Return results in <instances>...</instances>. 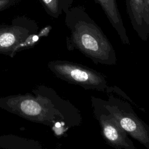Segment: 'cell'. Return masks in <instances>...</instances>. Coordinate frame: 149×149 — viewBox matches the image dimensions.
Returning <instances> with one entry per match:
<instances>
[{"mask_svg":"<svg viewBox=\"0 0 149 149\" xmlns=\"http://www.w3.org/2000/svg\"><path fill=\"white\" fill-rule=\"evenodd\" d=\"M66 23L70 30L67 38L69 51L77 50L95 64H116L115 50L101 27L82 6L72 7L66 13Z\"/></svg>","mask_w":149,"mask_h":149,"instance_id":"6da1fadb","label":"cell"},{"mask_svg":"<svg viewBox=\"0 0 149 149\" xmlns=\"http://www.w3.org/2000/svg\"><path fill=\"white\" fill-rule=\"evenodd\" d=\"M104 104L121 128L149 149V126L137 115L129 102L110 94Z\"/></svg>","mask_w":149,"mask_h":149,"instance_id":"7a4b0ae2","label":"cell"},{"mask_svg":"<svg viewBox=\"0 0 149 149\" xmlns=\"http://www.w3.org/2000/svg\"><path fill=\"white\" fill-rule=\"evenodd\" d=\"M91 102L94 116L100 124L101 135L105 143L116 149H136L128 134L106 107L104 100L91 96Z\"/></svg>","mask_w":149,"mask_h":149,"instance_id":"3957f363","label":"cell"},{"mask_svg":"<svg viewBox=\"0 0 149 149\" xmlns=\"http://www.w3.org/2000/svg\"><path fill=\"white\" fill-rule=\"evenodd\" d=\"M55 69L64 80L86 90L105 93L109 86L102 73L78 63L61 62L56 64Z\"/></svg>","mask_w":149,"mask_h":149,"instance_id":"277c9868","label":"cell"},{"mask_svg":"<svg viewBox=\"0 0 149 149\" xmlns=\"http://www.w3.org/2000/svg\"><path fill=\"white\" fill-rule=\"evenodd\" d=\"M127 13L139 37L146 41L149 36V0H125Z\"/></svg>","mask_w":149,"mask_h":149,"instance_id":"5b68a950","label":"cell"},{"mask_svg":"<svg viewBox=\"0 0 149 149\" xmlns=\"http://www.w3.org/2000/svg\"><path fill=\"white\" fill-rule=\"evenodd\" d=\"M98 3L112 27L116 31L122 42L130 45V42L127 35L124 24L121 17L116 0H94Z\"/></svg>","mask_w":149,"mask_h":149,"instance_id":"8992f818","label":"cell"},{"mask_svg":"<svg viewBox=\"0 0 149 149\" xmlns=\"http://www.w3.org/2000/svg\"><path fill=\"white\" fill-rule=\"evenodd\" d=\"M42 4L53 16L66 13L72 7L74 0H40Z\"/></svg>","mask_w":149,"mask_h":149,"instance_id":"52a82bcc","label":"cell"},{"mask_svg":"<svg viewBox=\"0 0 149 149\" xmlns=\"http://www.w3.org/2000/svg\"><path fill=\"white\" fill-rule=\"evenodd\" d=\"M22 111L29 115H36L40 113L41 108L40 105L33 100H24L21 104Z\"/></svg>","mask_w":149,"mask_h":149,"instance_id":"ba28073f","label":"cell"},{"mask_svg":"<svg viewBox=\"0 0 149 149\" xmlns=\"http://www.w3.org/2000/svg\"><path fill=\"white\" fill-rule=\"evenodd\" d=\"M105 93H106L107 94H111V93H115L116 94L119 95L120 97H123V98H124L125 100H126L130 101L132 104H133L134 106H136V107H137V108H139L140 109L143 110L144 111H145V110H144L143 108L139 107L138 105H137L135 103H134L133 101L131 99H130V98L125 94V93H123L119 88L117 87L116 86H109L108 88H107V90H106V92H105Z\"/></svg>","mask_w":149,"mask_h":149,"instance_id":"9c48e42d","label":"cell"},{"mask_svg":"<svg viewBox=\"0 0 149 149\" xmlns=\"http://www.w3.org/2000/svg\"><path fill=\"white\" fill-rule=\"evenodd\" d=\"M15 41L14 36L9 33H3L0 36V45L2 47H9Z\"/></svg>","mask_w":149,"mask_h":149,"instance_id":"30bf717a","label":"cell"},{"mask_svg":"<svg viewBox=\"0 0 149 149\" xmlns=\"http://www.w3.org/2000/svg\"><path fill=\"white\" fill-rule=\"evenodd\" d=\"M17 0H0V9L10 6L16 3Z\"/></svg>","mask_w":149,"mask_h":149,"instance_id":"8fae6325","label":"cell"},{"mask_svg":"<svg viewBox=\"0 0 149 149\" xmlns=\"http://www.w3.org/2000/svg\"><path fill=\"white\" fill-rule=\"evenodd\" d=\"M33 40H34V41L37 40H38V37H37V36H34V38H33Z\"/></svg>","mask_w":149,"mask_h":149,"instance_id":"7c38bea8","label":"cell"}]
</instances>
